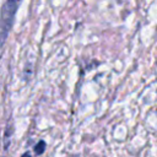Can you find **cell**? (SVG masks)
I'll use <instances>...</instances> for the list:
<instances>
[{
    "label": "cell",
    "instance_id": "cell-1",
    "mask_svg": "<svg viewBox=\"0 0 157 157\" xmlns=\"http://www.w3.org/2000/svg\"><path fill=\"white\" fill-rule=\"evenodd\" d=\"M20 0H6L0 11V48L4 45L15 21Z\"/></svg>",
    "mask_w": 157,
    "mask_h": 157
},
{
    "label": "cell",
    "instance_id": "cell-2",
    "mask_svg": "<svg viewBox=\"0 0 157 157\" xmlns=\"http://www.w3.org/2000/svg\"><path fill=\"white\" fill-rule=\"evenodd\" d=\"M45 146H47V144H45V141H43V140H39L36 145H34V147H33V151H34V155H37V156H39V155H42L44 151H45Z\"/></svg>",
    "mask_w": 157,
    "mask_h": 157
},
{
    "label": "cell",
    "instance_id": "cell-3",
    "mask_svg": "<svg viewBox=\"0 0 157 157\" xmlns=\"http://www.w3.org/2000/svg\"><path fill=\"white\" fill-rule=\"evenodd\" d=\"M21 157H31V153H29V152H25Z\"/></svg>",
    "mask_w": 157,
    "mask_h": 157
}]
</instances>
